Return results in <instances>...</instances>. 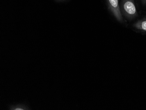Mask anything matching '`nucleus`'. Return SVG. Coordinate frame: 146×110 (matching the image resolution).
<instances>
[{"mask_svg": "<svg viewBox=\"0 0 146 110\" xmlns=\"http://www.w3.org/2000/svg\"><path fill=\"white\" fill-rule=\"evenodd\" d=\"M120 11L129 19H133L138 16V13L134 0H122Z\"/></svg>", "mask_w": 146, "mask_h": 110, "instance_id": "nucleus-1", "label": "nucleus"}, {"mask_svg": "<svg viewBox=\"0 0 146 110\" xmlns=\"http://www.w3.org/2000/svg\"><path fill=\"white\" fill-rule=\"evenodd\" d=\"M108 8L119 22H123V19L118 0H107Z\"/></svg>", "mask_w": 146, "mask_h": 110, "instance_id": "nucleus-2", "label": "nucleus"}, {"mask_svg": "<svg viewBox=\"0 0 146 110\" xmlns=\"http://www.w3.org/2000/svg\"><path fill=\"white\" fill-rule=\"evenodd\" d=\"M133 27L136 29L146 32V18L137 21L133 25Z\"/></svg>", "mask_w": 146, "mask_h": 110, "instance_id": "nucleus-3", "label": "nucleus"}, {"mask_svg": "<svg viewBox=\"0 0 146 110\" xmlns=\"http://www.w3.org/2000/svg\"><path fill=\"white\" fill-rule=\"evenodd\" d=\"M142 3L143 5H146V0H141Z\"/></svg>", "mask_w": 146, "mask_h": 110, "instance_id": "nucleus-4", "label": "nucleus"}, {"mask_svg": "<svg viewBox=\"0 0 146 110\" xmlns=\"http://www.w3.org/2000/svg\"><path fill=\"white\" fill-rule=\"evenodd\" d=\"M55 1H65V0H55Z\"/></svg>", "mask_w": 146, "mask_h": 110, "instance_id": "nucleus-5", "label": "nucleus"}]
</instances>
